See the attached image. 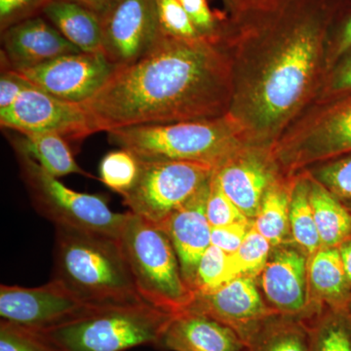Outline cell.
I'll list each match as a JSON object with an SVG mask.
<instances>
[{
    "label": "cell",
    "mask_w": 351,
    "mask_h": 351,
    "mask_svg": "<svg viewBox=\"0 0 351 351\" xmlns=\"http://www.w3.org/2000/svg\"><path fill=\"white\" fill-rule=\"evenodd\" d=\"M346 0H248L226 7L218 41L232 75L228 117L252 147H271L327 73L328 40Z\"/></svg>",
    "instance_id": "obj_1"
},
{
    "label": "cell",
    "mask_w": 351,
    "mask_h": 351,
    "mask_svg": "<svg viewBox=\"0 0 351 351\" xmlns=\"http://www.w3.org/2000/svg\"><path fill=\"white\" fill-rule=\"evenodd\" d=\"M232 99L230 60L218 40L161 34L133 63L119 66L82 104L95 132L218 119Z\"/></svg>",
    "instance_id": "obj_2"
},
{
    "label": "cell",
    "mask_w": 351,
    "mask_h": 351,
    "mask_svg": "<svg viewBox=\"0 0 351 351\" xmlns=\"http://www.w3.org/2000/svg\"><path fill=\"white\" fill-rule=\"evenodd\" d=\"M54 280L97 306L145 302L138 294L119 239L56 226Z\"/></svg>",
    "instance_id": "obj_3"
},
{
    "label": "cell",
    "mask_w": 351,
    "mask_h": 351,
    "mask_svg": "<svg viewBox=\"0 0 351 351\" xmlns=\"http://www.w3.org/2000/svg\"><path fill=\"white\" fill-rule=\"evenodd\" d=\"M112 145L141 160L189 161L215 169L246 147L228 115L218 119L125 127L108 132Z\"/></svg>",
    "instance_id": "obj_4"
},
{
    "label": "cell",
    "mask_w": 351,
    "mask_h": 351,
    "mask_svg": "<svg viewBox=\"0 0 351 351\" xmlns=\"http://www.w3.org/2000/svg\"><path fill=\"white\" fill-rule=\"evenodd\" d=\"M173 315L138 302L99 307L62 326L38 332L62 351H124L159 345Z\"/></svg>",
    "instance_id": "obj_5"
},
{
    "label": "cell",
    "mask_w": 351,
    "mask_h": 351,
    "mask_svg": "<svg viewBox=\"0 0 351 351\" xmlns=\"http://www.w3.org/2000/svg\"><path fill=\"white\" fill-rule=\"evenodd\" d=\"M283 175L351 154V91L311 103L270 147Z\"/></svg>",
    "instance_id": "obj_6"
},
{
    "label": "cell",
    "mask_w": 351,
    "mask_h": 351,
    "mask_svg": "<svg viewBox=\"0 0 351 351\" xmlns=\"http://www.w3.org/2000/svg\"><path fill=\"white\" fill-rule=\"evenodd\" d=\"M128 212L119 241L138 294L167 313L184 311L193 293L182 278L172 242L158 226Z\"/></svg>",
    "instance_id": "obj_7"
},
{
    "label": "cell",
    "mask_w": 351,
    "mask_h": 351,
    "mask_svg": "<svg viewBox=\"0 0 351 351\" xmlns=\"http://www.w3.org/2000/svg\"><path fill=\"white\" fill-rule=\"evenodd\" d=\"M23 178L34 207L56 226L100 233L119 239L129 212L117 213L105 197L64 186L29 154L16 147Z\"/></svg>",
    "instance_id": "obj_8"
},
{
    "label": "cell",
    "mask_w": 351,
    "mask_h": 351,
    "mask_svg": "<svg viewBox=\"0 0 351 351\" xmlns=\"http://www.w3.org/2000/svg\"><path fill=\"white\" fill-rule=\"evenodd\" d=\"M138 160L137 181L122 196L123 204L156 226L206 186L215 171L212 166L189 161Z\"/></svg>",
    "instance_id": "obj_9"
},
{
    "label": "cell",
    "mask_w": 351,
    "mask_h": 351,
    "mask_svg": "<svg viewBox=\"0 0 351 351\" xmlns=\"http://www.w3.org/2000/svg\"><path fill=\"white\" fill-rule=\"evenodd\" d=\"M99 307L82 301L54 279L38 287L0 286L2 319L36 331L62 326Z\"/></svg>",
    "instance_id": "obj_10"
},
{
    "label": "cell",
    "mask_w": 351,
    "mask_h": 351,
    "mask_svg": "<svg viewBox=\"0 0 351 351\" xmlns=\"http://www.w3.org/2000/svg\"><path fill=\"white\" fill-rule=\"evenodd\" d=\"M115 69L103 52H77L13 71L60 100L82 105L100 91Z\"/></svg>",
    "instance_id": "obj_11"
},
{
    "label": "cell",
    "mask_w": 351,
    "mask_h": 351,
    "mask_svg": "<svg viewBox=\"0 0 351 351\" xmlns=\"http://www.w3.org/2000/svg\"><path fill=\"white\" fill-rule=\"evenodd\" d=\"M100 17L103 53L117 68L142 57L161 36L157 0H110Z\"/></svg>",
    "instance_id": "obj_12"
},
{
    "label": "cell",
    "mask_w": 351,
    "mask_h": 351,
    "mask_svg": "<svg viewBox=\"0 0 351 351\" xmlns=\"http://www.w3.org/2000/svg\"><path fill=\"white\" fill-rule=\"evenodd\" d=\"M0 125L21 134L51 132L66 140H80L96 133L82 105L60 100L32 85L10 107L0 110Z\"/></svg>",
    "instance_id": "obj_13"
},
{
    "label": "cell",
    "mask_w": 351,
    "mask_h": 351,
    "mask_svg": "<svg viewBox=\"0 0 351 351\" xmlns=\"http://www.w3.org/2000/svg\"><path fill=\"white\" fill-rule=\"evenodd\" d=\"M219 186L251 221L256 218L265 193L282 177L270 147L246 145L215 169Z\"/></svg>",
    "instance_id": "obj_14"
},
{
    "label": "cell",
    "mask_w": 351,
    "mask_h": 351,
    "mask_svg": "<svg viewBox=\"0 0 351 351\" xmlns=\"http://www.w3.org/2000/svg\"><path fill=\"white\" fill-rule=\"evenodd\" d=\"M186 309L206 314L223 323L246 343L263 321L278 314L270 308L257 281L250 276L237 277L213 292L193 295Z\"/></svg>",
    "instance_id": "obj_15"
},
{
    "label": "cell",
    "mask_w": 351,
    "mask_h": 351,
    "mask_svg": "<svg viewBox=\"0 0 351 351\" xmlns=\"http://www.w3.org/2000/svg\"><path fill=\"white\" fill-rule=\"evenodd\" d=\"M306 254L294 243L272 247L267 263L256 278L270 308L304 320L308 313Z\"/></svg>",
    "instance_id": "obj_16"
},
{
    "label": "cell",
    "mask_w": 351,
    "mask_h": 351,
    "mask_svg": "<svg viewBox=\"0 0 351 351\" xmlns=\"http://www.w3.org/2000/svg\"><path fill=\"white\" fill-rule=\"evenodd\" d=\"M2 68L22 69L64 55L82 52L43 15L11 25L1 32Z\"/></svg>",
    "instance_id": "obj_17"
},
{
    "label": "cell",
    "mask_w": 351,
    "mask_h": 351,
    "mask_svg": "<svg viewBox=\"0 0 351 351\" xmlns=\"http://www.w3.org/2000/svg\"><path fill=\"white\" fill-rule=\"evenodd\" d=\"M209 186L210 182L158 226L172 242L181 267L182 278L191 292L195 287L201 258L212 245V226L206 216Z\"/></svg>",
    "instance_id": "obj_18"
},
{
    "label": "cell",
    "mask_w": 351,
    "mask_h": 351,
    "mask_svg": "<svg viewBox=\"0 0 351 351\" xmlns=\"http://www.w3.org/2000/svg\"><path fill=\"white\" fill-rule=\"evenodd\" d=\"M159 345L172 351L247 350V343L232 328L188 309L173 315Z\"/></svg>",
    "instance_id": "obj_19"
},
{
    "label": "cell",
    "mask_w": 351,
    "mask_h": 351,
    "mask_svg": "<svg viewBox=\"0 0 351 351\" xmlns=\"http://www.w3.org/2000/svg\"><path fill=\"white\" fill-rule=\"evenodd\" d=\"M307 285L306 319L326 308H343L351 295V285L339 248H320L308 258Z\"/></svg>",
    "instance_id": "obj_20"
},
{
    "label": "cell",
    "mask_w": 351,
    "mask_h": 351,
    "mask_svg": "<svg viewBox=\"0 0 351 351\" xmlns=\"http://www.w3.org/2000/svg\"><path fill=\"white\" fill-rule=\"evenodd\" d=\"M41 15L82 52H103L100 14L69 0H51Z\"/></svg>",
    "instance_id": "obj_21"
},
{
    "label": "cell",
    "mask_w": 351,
    "mask_h": 351,
    "mask_svg": "<svg viewBox=\"0 0 351 351\" xmlns=\"http://www.w3.org/2000/svg\"><path fill=\"white\" fill-rule=\"evenodd\" d=\"M306 175L309 201L319 234L321 248H339L343 242L351 239V214L324 186L307 173Z\"/></svg>",
    "instance_id": "obj_22"
},
{
    "label": "cell",
    "mask_w": 351,
    "mask_h": 351,
    "mask_svg": "<svg viewBox=\"0 0 351 351\" xmlns=\"http://www.w3.org/2000/svg\"><path fill=\"white\" fill-rule=\"evenodd\" d=\"M295 175L282 176L269 189L253 226L272 247L293 243L290 230V203Z\"/></svg>",
    "instance_id": "obj_23"
},
{
    "label": "cell",
    "mask_w": 351,
    "mask_h": 351,
    "mask_svg": "<svg viewBox=\"0 0 351 351\" xmlns=\"http://www.w3.org/2000/svg\"><path fill=\"white\" fill-rule=\"evenodd\" d=\"M246 351H309V334L301 318L274 314L247 341Z\"/></svg>",
    "instance_id": "obj_24"
},
{
    "label": "cell",
    "mask_w": 351,
    "mask_h": 351,
    "mask_svg": "<svg viewBox=\"0 0 351 351\" xmlns=\"http://www.w3.org/2000/svg\"><path fill=\"white\" fill-rule=\"evenodd\" d=\"M22 135L24 138L16 147L29 154L51 175L57 178L71 174L92 177L76 163L66 138L59 134L32 132Z\"/></svg>",
    "instance_id": "obj_25"
},
{
    "label": "cell",
    "mask_w": 351,
    "mask_h": 351,
    "mask_svg": "<svg viewBox=\"0 0 351 351\" xmlns=\"http://www.w3.org/2000/svg\"><path fill=\"white\" fill-rule=\"evenodd\" d=\"M290 230L293 243L309 258L321 248L308 195L306 172L295 175L290 203Z\"/></svg>",
    "instance_id": "obj_26"
},
{
    "label": "cell",
    "mask_w": 351,
    "mask_h": 351,
    "mask_svg": "<svg viewBox=\"0 0 351 351\" xmlns=\"http://www.w3.org/2000/svg\"><path fill=\"white\" fill-rule=\"evenodd\" d=\"M304 321L309 351H351V325L343 309L326 308Z\"/></svg>",
    "instance_id": "obj_27"
},
{
    "label": "cell",
    "mask_w": 351,
    "mask_h": 351,
    "mask_svg": "<svg viewBox=\"0 0 351 351\" xmlns=\"http://www.w3.org/2000/svg\"><path fill=\"white\" fill-rule=\"evenodd\" d=\"M271 249V244L252 223L239 250L228 254L233 277L250 276L257 278L269 260Z\"/></svg>",
    "instance_id": "obj_28"
},
{
    "label": "cell",
    "mask_w": 351,
    "mask_h": 351,
    "mask_svg": "<svg viewBox=\"0 0 351 351\" xmlns=\"http://www.w3.org/2000/svg\"><path fill=\"white\" fill-rule=\"evenodd\" d=\"M100 180L108 189L125 195L137 181L140 160L126 149L108 152L101 161Z\"/></svg>",
    "instance_id": "obj_29"
},
{
    "label": "cell",
    "mask_w": 351,
    "mask_h": 351,
    "mask_svg": "<svg viewBox=\"0 0 351 351\" xmlns=\"http://www.w3.org/2000/svg\"><path fill=\"white\" fill-rule=\"evenodd\" d=\"M304 172L336 196L351 214V154L318 164Z\"/></svg>",
    "instance_id": "obj_30"
},
{
    "label": "cell",
    "mask_w": 351,
    "mask_h": 351,
    "mask_svg": "<svg viewBox=\"0 0 351 351\" xmlns=\"http://www.w3.org/2000/svg\"><path fill=\"white\" fill-rule=\"evenodd\" d=\"M233 279L230 256L211 245L203 254L198 265L193 295L213 292Z\"/></svg>",
    "instance_id": "obj_31"
},
{
    "label": "cell",
    "mask_w": 351,
    "mask_h": 351,
    "mask_svg": "<svg viewBox=\"0 0 351 351\" xmlns=\"http://www.w3.org/2000/svg\"><path fill=\"white\" fill-rule=\"evenodd\" d=\"M0 351H62L43 332L9 321L0 322Z\"/></svg>",
    "instance_id": "obj_32"
},
{
    "label": "cell",
    "mask_w": 351,
    "mask_h": 351,
    "mask_svg": "<svg viewBox=\"0 0 351 351\" xmlns=\"http://www.w3.org/2000/svg\"><path fill=\"white\" fill-rule=\"evenodd\" d=\"M157 13L161 34L186 40L203 38L179 0H157Z\"/></svg>",
    "instance_id": "obj_33"
},
{
    "label": "cell",
    "mask_w": 351,
    "mask_h": 351,
    "mask_svg": "<svg viewBox=\"0 0 351 351\" xmlns=\"http://www.w3.org/2000/svg\"><path fill=\"white\" fill-rule=\"evenodd\" d=\"M206 216L212 228L232 225L237 221H251L223 193L215 174L212 176L211 182H210L206 203Z\"/></svg>",
    "instance_id": "obj_34"
},
{
    "label": "cell",
    "mask_w": 351,
    "mask_h": 351,
    "mask_svg": "<svg viewBox=\"0 0 351 351\" xmlns=\"http://www.w3.org/2000/svg\"><path fill=\"white\" fill-rule=\"evenodd\" d=\"M351 91V48L328 69L315 101L332 98Z\"/></svg>",
    "instance_id": "obj_35"
},
{
    "label": "cell",
    "mask_w": 351,
    "mask_h": 351,
    "mask_svg": "<svg viewBox=\"0 0 351 351\" xmlns=\"http://www.w3.org/2000/svg\"><path fill=\"white\" fill-rule=\"evenodd\" d=\"M351 48V0H346L330 32L328 40V69ZM327 69V71H328Z\"/></svg>",
    "instance_id": "obj_36"
},
{
    "label": "cell",
    "mask_w": 351,
    "mask_h": 351,
    "mask_svg": "<svg viewBox=\"0 0 351 351\" xmlns=\"http://www.w3.org/2000/svg\"><path fill=\"white\" fill-rule=\"evenodd\" d=\"M203 38L217 40L221 16L210 8L207 0H179Z\"/></svg>",
    "instance_id": "obj_37"
},
{
    "label": "cell",
    "mask_w": 351,
    "mask_h": 351,
    "mask_svg": "<svg viewBox=\"0 0 351 351\" xmlns=\"http://www.w3.org/2000/svg\"><path fill=\"white\" fill-rule=\"evenodd\" d=\"M51 0H0V29L41 15L44 6Z\"/></svg>",
    "instance_id": "obj_38"
},
{
    "label": "cell",
    "mask_w": 351,
    "mask_h": 351,
    "mask_svg": "<svg viewBox=\"0 0 351 351\" xmlns=\"http://www.w3.org/2000/svg\"><path fill=\"white\" fill-rule=\"evenodd\" d=\"M253 221H237L232 225L212 228L211 243L226 254L239 250Z\"/></svg>",
    "instance_id": "obj_39"
},
{
    "label": "cell",
    "mask_w": 351,
    "mask_h": 351,
    "mask_svg": "<svg viewBox=\"0 0 351 351\" xmlns=\"http://www.w3.org/2000/svg\"><path fill=\"white\" fill-rule=\"evenodd\" d=\"M32 86L23 76L10 69L2 68L0 77V110L10 107L25 88Z\"/></svg>",
    "instance_id": "obj_40"
},
{
    "label": "cell",
    "mask_w": 351,
    "mask_h": 351,
    "mask_svg": "<svg viewBox=\"0 0 351 351\" xmlns=\"http://www.w3.org/2000/svg\"><path fill=\"white\" fill-rule=\"evenodd\" d=\"M339 253L343 258V265H345L346 276L351 285V239L346 240L341 246L339 247Z\"/></svg>",
    "instance_id": "obj_41"
},
{
    "label": "cell",
    "mask_w": 351,
    "mask_h": 351,
    "mask_svg": "<svg viewBox=\"0 0 351 351\" xmlns=\"http://www.w3.org/2000/svg\"><path fill=\"white\" fill-rule=\"evenodd\" d=\"M69 1L75 2V3L91 9L95 12L101 14L110 3V0H69Z\"/></svg>",
    "instance_id": "obj_42"
},
{
    "label": "cell",
    "mask_w": 351,
    "mask_h": 351,
    "mask_svg": "<svg viewBox=\"0 0 351 351\" xmlns=\"http://www.w3.org/2000/svg\"><path fill=\"white\" fill-rule=\"evenodd\" d=\"M343 313H345L346 317L350 321L351 325V295L348 298V302H346V306L343 308Z\"/></svg>",
    "instance_id": "obj_43"
},
{
    "label": "cell",
    "mask_w": 351,
    "mask_h": 351,
    "mask_svg": "<svg viewBox=\"0 0 351 351\" xmlns=\"http://www.w3.org/2000/svg\"><path fill=\"white\" fill-rule=\"evenodd\" d=\"M225 2L226 7L233 5V4L239 3V2L248 1V0H223Z\"/></svg>",
    "instance_id": "obj_44"
}]
</instances>
